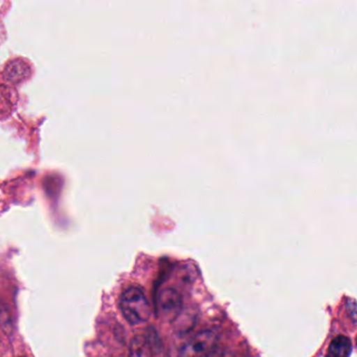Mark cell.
<instances>
[{
	"mask_svg": "<svg viewBox=\"0 0 357 357\" xmlns=\"http://www.w3.org/2000/svg\"><path fill=\"white\" fill-rule=\"evenodd\" d=\"M218 341L214 331H199L181 348L177 357H208L218 347Z\"/></svg>",
	"mask_w": 357,
	"mask_h": 357,
	"instance_id": "cell-2",
	"label": "cell"
},
{
	"mask_svg": "<svg viewBox=\"0 0 357 357\" xmlns=\"http://www.w3.org/2000/svg\"><path fill=\"white\" fill-rule=\"evenodd\" d=\"M182 307V298L177 291L165 289L161 291L158 297V310L165 320L174 322L180 314Z\"/></svg>",
	"mask_w": 357,
	"mask_h": 357,
	"instance_id": "cell-3",
	"label": "cell"
},
{
	"mask_svg": "<svg viewBox=\"0 0 357 357\" xmlns=\"http://www.w3.org/2000/svg\"><path fill=\"white\" fill-rule=\"evenodd\" d=\"M350 352L351 342L345 335H339L329 345L327 357H348Z\"/></svg>",
	"mask_w": 357,
	"mask_h": 357,
	"instance_id": "cell-5",
	"label": "cell"
},
{
	"mask_svg": "<svg viewBox=\"0 0 357 357\" xmlns=\"http://www.w3.org/2000/svg\"><path fill=\"white\" fill-rule=\"evenodd\" d=\"M150 341L144 335H136L130 345L129 357H153Z\"/></svg>",
	"mask_w": 357,
	"mask_h": 357,
	"instance_id": "cell-4",
	"label": "cell"
},
{
	"mask_svg": "<svg viewBox=\"0 0 357 357\" xmlns=\"http://www.w3.org/2000/svg\"><path fill=\"white\" fill-rule=\"evenodd\" d=\"M119 307L126 320L132 325L148 322L152 316V307L144 291L138 286H130L125 289L121 295Z\"/></svg>",
	"mask_w": 357,
	"mask_h": 357,
	"instance_id": "cell-1",
	"label": "cell"
}]
</instances>
